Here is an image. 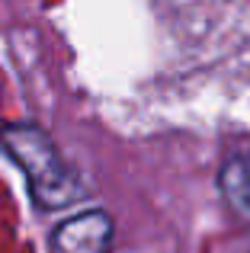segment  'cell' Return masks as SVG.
<instances>
[{
	"label": "cell",
	"instance_id": "obj_2",
	"mask_svg": "<svg viewBox=\"0 0 250 253\" xmlns=\"http://www.w3.org/2000/svg\"><path fill=\"white\" fill-rule=\"evenodd\" d=\"M109 241H113V221L106 211H83L55 228L51 253H106Z\"/></svg>",
	"mask_w": 250,
	"mask_h": 253
},
{
	"label": "cell",
	"instance_id": "obj_1",
	"mask_svg": "<svg viewBox=\"0 0 250 253\" xmlns=\"http://www.w3.org/2000/svg\"><path fill=\"white\" fill-rule=\"evenodd\" d=\"M0 148L26 173L32 202L39 209L55 211L83 196L77 173L61 161L58 148L39 125H3L0 128Z\"/></svg>",
	"mask_w": 250,
	"mask_h": 253
},
{
	"label": "cell",
	"instance_id": "obj_3",
	"mask_svg": "<svg viewBox=\"0 0 250 253\" xmlns=\"http://www.w3.org/2000/svg\"><path fill=\"white\" fill-rule=\"evenodd\" d=\"M218 183H221V196L228 199V205L244 221H250V154H234L221 167Z\"/></svg>",
	"mask_w": 250,
	"mask_h": 253
}]
</instances>
